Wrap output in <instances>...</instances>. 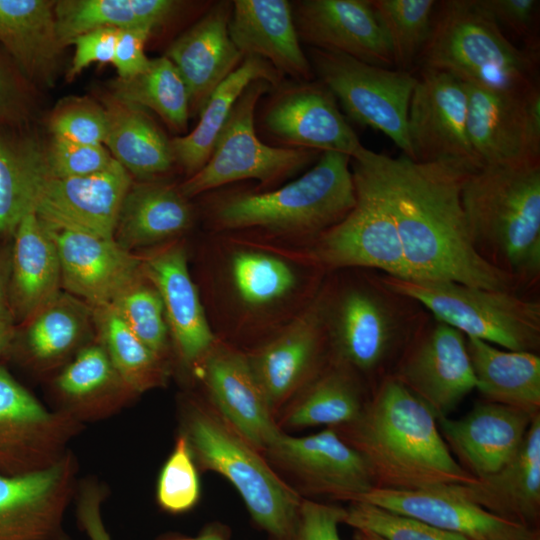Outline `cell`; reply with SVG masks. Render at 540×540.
Here are the masks:
<instances>
[{"instance_id": "cell-53", "label": "cell", "mask_w": 540, "mask_h": 540, "mask_svg": "<svg viewBox=\"0 0 540 540\" xmlns=\"http://www.w3.org/2000/svg\"><path fill=\"white\" fill-rule=\"evenodd\" d=\"M119 29L99 28L75 37V46L68 77L73 78L92 63H112Z\"/></svg>"}, {"instance_id": "cell-31", "label": "cell", "mask_w": 540, "mask_h": 540, "mask_svg": "<svg viewBox=\"0 0 540 540\" xmlns=\"http://www.w3.org/2000/svg\"><path fill=\"white\" fill-rule=\"evenodd\" d=\"M16 332L12 351L28 366L45 371L63 364L86 346L92 307L83 300L60 291L48 304L22 324Z\"/></svg>"}, {"instance_id": "cell-42", "label": "cell", "mask_w": 540, "mask_h": 540, "mask_svg": "<svg viewBox=\"0 0 540 540\" xmlns=\"http://www.w3.org/2000/svg\"><path fill=\"white\" fill-rule=\"evenodd\" d=\"M384 32L394 67L413 72L429 38L434 0H370Z\"/></svg>"}, {"instance_id": "cell-11", "label": "cell", "mask_w": 540, "mask_h": 540, "mask_svg": "<svg viewBox=\"0 0 540 540\" xmlns=\"http://www.w3.org/2000/svg\"><path fill=\"white\" fill-rule=\"evenodd\" d=\"M356 202L339 223L312 241L311 258L327 271L361 269L408 278L395 223L368 180L352 167Z\"/></svg>"}, {"instance_id": "cell-51", "label": "cell", "mask_w": 540, "mask_h": 540, "mask_svg": "<svg viewBox=\"0 0 540 540\" xmlns=\"http://www.w3.org/2000/svg\"><path fill=\"white\" fill-rule=\"evenodd\" d=\"M343 508L302 499L291 540H342L338 526Z\"/></svg>"}, {"instance_id": "cell-54", "label": "cell", "mask_w": 540, "mask_h": 540, "mask_svg": "<svg viewBox=\"0 0 540 540\" xmlns=\"http://www.w3.org/2000/svg\"><path fill=\"white\" fill-rule=\"evenodd\" d=\"M152 33L145 29L119 30L112 64L119 79L134 77L147 69L150 60L144 46Z\"/></svg>"}, {"instance_id": "cell-60", "label": "cell", "mask_w": 540, "mask_h": 540, "mask_svg": "<svg viewBox=\"0 0 540 540\" xmlns=\"http://www.w3.org/2000/svg\"><path fill=\"white\" fill-rule=\"evenodd\" d=\"M530 540H538V536L536 535L535 537H533L532 539Z\"/></svg>"}, {"instance_id": "cell-10", "label": "cell", "mask_w": 540, "mask_h": 540, "mask_svg": "<svg viewBox=\"0 0 540 540\" xmlns=\"http://www.w3.org/2000/svg\"><path fill=\"white\" fill-rule=\"evenodd\" d=\"M317 80L334 95L348 117L381 131L413 159L407 118L416 74L374 66L351 56L308 48L305 52Z\"/></svg>"}, {"instance_id": "cell-14", "label": "cell", "mask_w": 540, "mask_h": 540, "mask_svg": "<svg viewBox=\"0 0 540 540\" xmlns=\"http://www.w3.org/2000/svg\"><path fill=\"white\" fill-rule=\"evenodd\" d=\"M467 133L486 166L540 163V88L490 90L466 84Z\"/></svg>"}, {"instance_id": "cell-56", "label": "cell", "mask_w": 540, "mask_h": 540, "mask_svg": "<svg viewBox=\"0 0 540 540\" xmlns=\"http://www.w3.org/2000/svg\"><path fill=\"white\" fill-rule=\"evenodd\" d=\"M16 322L6 302H0V358L10 353L16 332Z\"/></svg>"}, {"instance_id": "cell-8", "label": "cell", "mask_w": 540, "mask_h": 540, "mask_svg": "<svg viewBox=\"0 0 540 540\" xmlns=\"http://www.w3.org/2000/svg\"><path fill=\"white\" fill-rule=\"evenodd\" d=\"M381 282L418 302L432 317L502 349L538 353L540 301L515 291L452 281H418L378 273Z\"/></svg>"}, {"instance_id": "cell-27", "label": "cell", "mask_w": 540, "mask_h": 540, "mask_svg": "<svg viewBox=\"0 0 540 540\" xmlns=\"http://www.w3.org/2000/svg\"><path fill=\"white\" fill-rule=\"evenodd\" d=\"M231 13L232 1L213 3L166 51L186 84L190 115H199L212 92L244 59L229 35Z\"/></svg>"}, {"instance_id": "cell-47", "label": "cell", "mask_w": 540, "mask_h": 540, "mask_svg": "<svg viewBox=\"0 0 540 540\" xmlns=\"http://www.w3.org/2000/svg\"><path fill=\"white\" fill-rule=\"evenodd\" d=\"M342 523L369 530L386 540H469L420 520L365 502H350L343 508Z\"/></svg>"}, {"instance_id": "cell-43", "label": "cell", "mask_w": 540, "mask_h": 540, "mask_svg": "<svg viewBox=\"0 0 540 540\" xmlns=\"http://www.w3.org/2000/svg\"><path fill=\"white\" fill-rule=\"evenodd\" d=\"M229 269L238 298L253 308L276 304L298 284L297 274L285 260L262 251L236 252Z\"/></svg>"}, {"instance_id": "cell-32", "label": "cell", "mask_w": 540, "mask_h": 540, "mask_svg": "<svg viewBox=\"0 0 540 540\" xmlns=\"http://www.w3.org/2000/svg\"><path fill=\"white\" fill-rule=\"evenodd\" d=\"M54 385L63 403L60 410L82 423L116 414L135 396L99 341L80 349L55 377Z\"/></svg>"}, {"instance_id": "cell-26", "label": "cell", "mask_w": 540, "mask_h": 540, "mask_svg": "<svg viewBox=\"0 0 540 540\" xmlns=\"http://www.w3.org/2000/svg\"><path fill=\"white\" fill-rule=\"evenodd\" d=\"M143 276L163 302L169 334L181 362L195 369L216 342L180 245L142 258Z\"/></svg>"}, {"instance_id": "cell-25", "label": "cell", "mask_w": 540, "mask_h": 540, "mask_svg": "<svg viewBox=\"0 0 540 540\" xmlns=\"http://www.w3.org/2000/svg\"><path fill=\"white\" fill-rule=\"evenodd\" d=\"M534 417L492 402L477 403L458 419L437 420L439 431L461 467L479 479L507 464L518 452Z\"/></svg>"}, {"instance_id": "cell-12", "label": "cell", "mask_w": 540, "mask_h": 540, "mask_svg": "<svg viewBox=\"0 0 540 540\" xmlns=\"http://www.w3.org/2000/svg\"><path fill=\"white\" fill-rule=\"evenodd\" d=\"M83 428L71 414L44 406L0 364V474L25 475L54 465Z\"/></svg>"}, {"instance_id": "cell-18", "label": "cell", "mask_w": 540, "mask_h": 540, "mask_svg": "<svg viewBox=\"0 0 540 540\" xmlns=\"http://www.w3.org/2000/svg\"><path fill=\"white\" fill-rule=\"evenodd\" d=\"M392 375L415 394L437 420L448 417L477 385L466 337L430 314L403 352Z\"/></svg>"}, {"instance_id": "cell-6", "label": "cell", "mask_w": 540, "mask_h": 540, "mask_svg": "<svg viewBox=\"0 0 540 540\" xmlns=\"http://www.w3.org/2000/svg\"><path fill=\"white\" fill-rule=\"evenodd\" d=\"M538 62L539 50L515 46L477 0H445L417 65L485 89L523 91L539 84Z\"/></svg>"}, {"instance_id": "cell-9", "label": "cell", "mask_w": 540, "mask_h": 540, "mask_svg": "<svg viewBox=\"0 0 540 540\" xmlns=\"http://www.w3.org/2000/svg\"><path fill=\"white\" fill-rule=\"evenodd\" d=\"M271 88L267 81L257 80L242 93L205 165L181 184L179 190L184 197L247 179L271 185L319 158L322 152L317 150L275 147L259 139L255 111Z\"/></svg>"}, {"instance_id": "cell-36", "label": "cell", "mask_w": 540, "mask_h": 540, "mask_svg": "<svg viewBox=\"0 0 540 540\" xmlns=\"http://www.w3.org/2000/svg\"><path fill=\"white\" fill-rule=\"evenodd\" d=\"M54 5L47 0H0V42L28 76L48 83L63 48Z\"/></svg>"}, {"instance_id": "cell-7", "label": "cell", "mask_w": 540, "mask_h": 540, "mask_svg": "<svg viewBox=\"0 0 540 540\" xmlns=\"http://www.w3.org/2000/svg\"><path fill=\"white\" fill-rule=\"evenodd\" d=\"M350 163L346 154L322 152L310 170L278 189L218 199L212 206V220L222 229L262 228L313 241L355 205Z\"/></svg>"}, {"instance_id": "cell-55", "label": "cell", "mask_w": 540, "mask_h": 540, "mask_svg": "<svg viewBox=\"0 0 540 540\" xmlns=\"http://www.w3.org/2000/svg\"><path fill=\"white\" fill-rule=\"evenodd\" d=\"M155 540H230V530L220 523L206 525L197 535L190 536L178 532L159 535Z\"/></svg>"}, {"instance_id": "cell-16", "label": "cell", "mask_w": 540, "mask_h": 540, "mask_svg": "<svg viewBox=\"0 0 540 540\" xmlns=\"http://www.w3.org/2000/svg\"><path fill=\"white\" fill-rule=\"evenodd\" d=\"M268 95L261 107L262 127L286 147L339 152L351 159L366 149L319 80H284Z\"/></svg>"}, {"instance_id": "cell-48", "label": "cell", "mask_w": 540, "mask_h": 540, "mask_svg": "<svg viewBox=\"0 0 540 540\" xmlns=\"http://www.w3.org/2000/svg\"><path fill=\"white\" fill-rule=\"evenodd\" d=\"M44 171L55 178L79 177L106 169L114 160L103 145H84L52 140L43 152Z\"/></svg>"}, {"instance_id": "cell-34", "label": "cell", "mask_w": 540, "mask_h": 540, "mask_svg": "<svg viewBox=\"0 0 540 540\" xmlns=\"http://www.w3.org/2000/svg\"><path fill=\"white\" fill-rule=\"evenodd\" d=\"M257 80H265L275 87L285 79L266 60L257 56L244 57L241 64L209 96L194 129L170 140L174 162L183 168L188 177L205 165L236 102L246 88Z\"/></svg>"}, {"instance_id": "cell-46", "label": "cell", "mask_w": 540, "mask_h": 540, "mask_svg": "<svg viewBox=\"0 0 540 540\" xmlns=\"http://www.w3.org/2000/svg\"><path fill=\"white\" fill-rule=\"evenodd\" d=\"M200 499L198 469L186 438L179 433L156 485L159 507L170 514L192 510Z\"/></svg>"}, {"instance_id": "cell-24", "label": "cell", "mask_w": 540, "mask_h": 540, "mask_svg": "<svg viewBox=\"0 0 540 540\" xmlns=\"http://www.w3.org/2000/svg\"><path fill=\"white\" fill-rule=\"evenodd\" d=\"M355 501L420 520L469 540H530L536 536L529 526L492 514L445 486L419 490L374 487L352 502Z\"/></svg>"}, {"instance_id": "cell-44", "label": "cell", "mask_w": 540, "mask_h": 540, "mask_svg": "<svg viewBox=\"0 0 540 540\" xmlns=\"http://www.w3.org/2000/svg\"><path fill=\"white\" fill-rule=\"evenodd\" d=\"M40 148L14 143L0 136V234H14L25 213L33 208L34 171Z\"/></svg>"}, {"instance_id": "cell-20", "label": "cell", "mask_w": 540, "mask_h": 540, "mask_svg": "<svg viewBox=\"0 0 540 540\" xmlns=\"http://www.w3.org/2000/svg\"><path fill=\"white\" fill-rule=\"evenodd\" d=\"M264 453L312 494L352 502L375 487L362 456L333 428L305 436L282 431Z\"/></svg>"}, {"instance_id": "cell-45", "label": "cell", "mask_w": 540, "mask_h": 540, "mask_svg": "<svg viewBox=\"0 0 540 540\" xmlns=\"http://www.w3.org/2000/svg\"><path fill=\"white\" fill-rule=\"evenodd\" d=\"M129 329L158 357L166 360L169 328L156 288L142 276L109 304Z\"/></svg>"}, {"instance_id": "cell-59", "label": "cell", "mask_w": 540, "mask_h": 540, "mask_svg": "<svg viewBox=\"0 0 540 540\" xmlns=\"http://www.w3.org/2000/svg\"><path fill=\"white\" fill-rule=\"evenodd\" d=\"M353 540H386L383 537L365 529H355Z\"/></svg>"}, {"instance_id": "cell-22", "label": "cell", "mask_w": 540, "mask_h": 540, "mask_svg": "<svg viewBox=\"0 0 540 540\" xmlns=\"http://www.w3.org/2000/svg\"><path fill=\"white\" fill-rule=\"evenodd\" d=\"M43 226L57 248L62 288L91 307L111 304L143 276L142 257L121 248L113 239Z\"/></svg>"}, {"instance_id": "cell-4", "label": "cell", "mask_w": 540, "mask_h": 540, "mask_svg": "<svg viewBox=\"0 0 540 540\" xmlns=\"http://www.w3.org/2000/svg\"><path fill=\"white\" fill-rule=\"evenodd\" d=\"M325 323L331 359L361 376H389L429 313L384 285L378 274L326 282ZM396 368V367H395Z\"/></svg>"}, {"instance_id": "cell-52", "label": "cell", "mask_w": 540, "mask_h": 540, "mask_svg": "<svg viewBox=\"0 0 540 540\" xmlns=\"http://www.w3.org/2000/svg\"><path fill=\"white\" fill-rule=\"evenodd\" d=\"M108 495L99 480H80L75 502V516L79 529L88 540H112L102 516V506Z\"/></svg>"}, {"instance_id": "cell-38", "label": "cell", "mask_w": 540, "mask_h": 540, "mask_svg": "<svg viewBox=\"0 0 540 540\" xmlns=\"http://www.w3.org/2000/svg\"><path fill=\"white\" fill-rule=\"evenodd\" d=\"M365 401L360 378L331 359L289 402L277 424L281 429L337 428L354 421Z\"/></svg>"}, {"instance_id": "cell-23", "label": "cell", "mask_w": 540, "mask_h": 540, "mask_svg": "<svg viewBox=\"0 0 540 540\" xmlns=\"http://www.w3.org/2000/svg\"><path fill=\"white\" fill-rule=\"evenodd\" d=\"M291 5L300 42L374 66L394 67L370 0H299Z\"/></svg>"}, {"instance_id": "cell-50", "label": "cell", "mask_w": 540, "mask_h": 540, "mask_svg": "<svg viewBox=\"0 0 540 540\" xmlns=\"http://www.w3.org/2000/svg\"><path fill=\"white\" fill-rule=\"evenodd\" d=\"M498 27L519 37L525 42L524 47L539 50L535 34L538 0H477Z\"/></svg>"}, {"instance_id": "cell-21", "label": "cell", "mask_w": 540, "mask_h": 540, "mask_svg": "<svg viewBox=\"0 0 540 540\" xmlns=\"http://www.w3.org/2000/svg\"><path fill=\"white\" fill-rule=\"evenodd\" d=\"M209 404L257 450H265L283 431L251 368L247 354L216 341L194 369Z\"/></svg>"}, {"instance_id": "cell-3", "label": "cell", "mask_w": 540, "mask_h": 540, "mask_svg": "<svg viewBox=\"0 0 540 540\" xmlns=\"http://www.w3.org/2000/svg\"><path fill=\"white\" fill-rule=\"evenodd\" d=\"M461 205L477 255L525 291L540 279V163L469 173Z\"/></svg>"}, {"instance_id": "cell-13", "label": "cell", "mask_w": 540, "mask_h": 540, "mask_svg": "<svg viewBox=\"0 0 540 540\" xmlns=\"http://www.w3.org/2000/svg\"><path fill=\"white\" fill-rule=\"evenodd\" d=\"M407 131L413 161L450 164L468 173L482 168L468 138L465 83L450 73L419 69Z\"/></svg>"}, {"instance_id": "cell-5", "label": "cell", "mask_w": 540, "mask_h": 540, "mask_svg": "<svg viewBox=\"0 0 540 540\" xmlns=\"http://www.w3.org/2000/svg\"><path fill=\"white\" fill-rule=\"evenodd\" d=\"M197 467L213 471L237 490L256 524L271 540H291L302 497L210 405L188 399L181 430Z\"/></svg>"}, {"instance_id": "cell-37", "label": "cell", "mask_w": 540, "mask_h": 540, "mask_svg": "<svg viewBox=\"0 0 540 540\" xmlns=\"http://www.w3.org/2000/svg\"><path fill=\"white\" fill-rule=\"evenodd\" d=\"M105 111L108 131L104 145L130 175L151 181L171 168L170 140L144 109L112 98Z\"/></svg>"}, {"instance_id": "cell-58", "label": "cell", "mask_w": 540, "mask_h": 540, "mask_svg": "<svg viewBox=\"0 0 540 540\" xmlns=\"http://www.w3.org/2000/svg\"><path fill=\"white\" fill-rule=\"evenodd\" d=\"M8 276L9 266L0 256V302H6L7 299Z\"/></svg>"}, {"instance_id": "cell-2", "label": "cell", "mask_w": 540, "mask_h": 540, "mask_svg": "<svg viewBox=\"0 0 540 540\" xmlns=\"http://www.w3.org/2000/svg\"><path fill=\"white\" fill-rule=\"evenodd\" d=\"M333 429L362 456L375 487L419 490L476 480L450 452L432 411L393 375L373 388L354 421Z\"/></svg>"}, {"instance_id": "cell-33", "label": "cell", "mask_w": 540, "mask_h": 540, "mask_svg": "<svg viewBox=\"0 0 540 540\" xmlns=\"http://www.w3.org/2000/svg\"><path fill=\"white\" fill-rule=\"evenodd\" d=\"M191 222V207L179 189L155 180L132 183L122 202L113 240L132 252L181 234Z\"/></svg>"}, {"instance_id": "cell-30", "label": "cell", "mask_w": 540, "mask_h": 540, "mask_svg": "<svg viewBox=\"0 0 540 540\" xmlns=\"http://www.w3.org/2000/svg\"><path fill=\"white\" fill-rule=\"evenodd\" d=\"M13 237L6 302L16 324H23L59 294L61 267L56 245L33 208Z\"/></svg>"}, {"instance_id": "cell-39", "label": "cell", "mask_w": 540, "mask_h": 540, "mask_svg": "<svg viewBox=\"0 0 540 540\" xmlns=\"http://www.w3.org/2000/svg\"><path fill=\"white\" fill-rule=\"evenodd\" d=\"M172 0H61L55 2L56 31L64 47L99 28L145 29L153 33L178 11Z\"/></svg>"}, {"instance_id": "cell-17", "label": "cell", "mask_w": 540, "mask_h": 540, "mask_svg": "<svg viewBox=\"0 0 540 540\" xmlns=\"http://www.w3.org/2000/svg\"><path fill=\"white\" fill-rule=\"evenodd\" d=\"M247 357L277 420L278 411L331 360L324 285L290 324Z\"/></svg>"}, {"instance_id": "cell-35", "label": "cell", "mask_w": 540, "mask_h": 540, "mask_svg": "<svg viewBox=\"0 0 540 540\" xmlns=\"http://www.w3.org/2000/svg\"><path fill=\"white\" fill-rule=\"evenodd\" d=\"M476 378V390L484 401L540 414V356L527 351L502 349L488 342L466 337Z\"/></svg>"}, {"instance_id": "cell-1", "label": "cell", "mask_w": 540, "mask_h": 540, "mask_svg": "<svg viewBox=\"0 0 540 540\" xmlns=\"http://www.w3.org/2000/svg\"><path fill=\"white\" fill-rule=\"evenodd\" d=\"M351 163L373 186L395 223L407 279L524 291L472 247L460 199L468 172L445 163L416 162L403 154L392 158L367 148Z\"/></svg>"}, {"instance_id": "cell-29", "label": "cell", "mask_w": 540, "mask_h": 540, "mask_svg": "<svg viewBox=\"0 0 540 540\" xmlns=\"http://www.w3.org/2000/svg\"><path fill=\"white\" fill-rule=\"evenodd\" d=\"M454 494L502 518L528 526L540 511V414L515 456L495 473L469 484L445 486Z\"/></svg>"}, {"instance_id": "cell-57", "label": "cell", "mask_w": 540, "mask_h": 540, "mask_svg": "<svg viewBox=\"0 0 540 540\" xmlns=\"http://www.w3.org/2000/svg\"><path fill=\"white\" fill-rule=\"evenodd\" d=\"M14 100V85L8 75L0 67V115H4L12 108Z\"/></svg>"}, {"instance_id": "cell-40", "label": "cell", "mask_w": 540, "mask_h": 540, "mask_svg": "<svg viewBox=\"0 0 540 540\" xmlns=\"http://www.w3.org/2000/svg\"><path fill=\"white\" fill-rule=\"evenodd\" d=\"M92 312L98 341L128 389L136 396L164 385L166 360L153 353L111 305L92 307Z\"/></svg>"}, {"instance_id": "cell-19", "label": "cell", "mask_w": 540, "mask_h": 540, "mask_svg": "<svg viewBox=\"0 0 540 540\" xmlns=\"http://www.w3.org/2000/svg\"><path fill=\"white\" fill-rule=\"evenodd\" d=\"M78 470L69 450L43 470L0 474V540H73L65 515L76 495Z\"/></svg>"}, {"instance_id": "cell-28", "label": "cell", "mask_w": 540, "mask_h": 540, "mask_svg": "<svg viewBox=\"0 0 540 540\" xmlns=\"http://www.w3.org/2000/svg\"><path fill=\"white\" fill-rule=\"evenodd\" d=\"M228 30L244 57H260L294 81L315 79L301 47L289 1L234 0Z\"/></svg>"}, {"instance_id": "cell-15", "label": "cell", "mask_w": 540, "mask_h": 540, "mask_svg": "<svg viewBox=\"0 0 540 540\" xmlns=\"http://www.w3.org/2000/svg\"><path fill=\"white\" fill-rule=\"evenodd\" d=\"M131 175L115 159L104 170L79 177L55 178L44 171L41 150L34 171L33 209L51 227L113 239Z\"/></svg>"}, {"instance_id": "cell-49", "label": "cell", "mask_w": 540, "mask_h": 540, "mask_svg": "<svg viewBox=\"0 0 540 540\" xmlns=\"http://www.w3.org/2000/svg\"><path fill=\"white\" fill-rule=\"evenodd\" d=\"M54 139L84 145H103L108 131L105 109L79 102L60 108L50 122Z\"/></svg>"}, {"instance_id": "cell-41", "label": "cell", "mask_w": 540, "mask_h": 540, "mask_svg": "<svg viewBox=\"0 0 540 540\" xmlns=\"http://www.w3.org/2000/svg\"><path fill=\"white\" fill-rule=\"evenodd\" d=\"M111 88L113 99L155 112L177 132L186 130L190 117L188 90L166 56L151 59L147 69L134 77L117 78Z\"/></svg>"}]
</instances>
